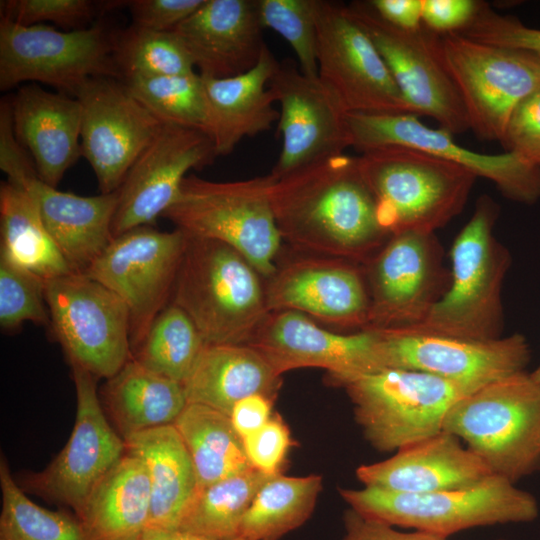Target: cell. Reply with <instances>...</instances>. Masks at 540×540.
I'll return each instance as SVG.
<instances>
[{
    "instance_id": "obj_51",
    "label": "cell",
    "mask_w": 540,
    "mask_h": 540,
    "mask_svg": "<svg viewBox=\"0 0 540 540\" xmlns=\"http://www.w3.org/2000/svg\"><path fill=\"white\" fill-rule=\"evenodd\" d=\"M274 399L255 394L239 400L229 415L242 440L265 425L271 416Z\"/></svg>"
},
{
    "instance_id": "obj_5",
    "label": "cell",
    "mask_w": 540,
    "mask_h": 540,
    "mask_svg": "<svg viewBox=\"0 0 540 540\" xmlns=\"http://www.w3.org/2000/svg\"><path fill=\"white\" fill-rule=\"evenodd\" d=\"M443 431L516 483L540 468V385L525 371L491 382L450 407Z\"/></svg>"
},
{
    "instance_id": "obj_13",
    "label": "cell",
    "mask_w": 540,
    "mask_h": 540,
    "mask_svg": "<svg viewBox=\"0 0 540 540\" xmlns=\"http://www.w3.org/2000/svg\"><path fill=\"white\" fill-rule=\"evenodd\" d=\"M318 76L347 113L415 114L348 5L317 0Z\"/></svg>"
},
{
    "instance_id": "obj_31",
    "label": "cell",
    "mask_w": 540,
    "mask_h": 540,
    "mask_svg": "<svg viewBox=\"0 0 540 540\" xmlns=\"http://www.w3.org/2000/svg\"><path fill=\"white\" fill-rule=\"evenodd\" d=\"M151 485L147 468L125 452L89 494L77 515L90 540H138L147 530Z\"/></svg>"
},
{
    "instance_id": "obj_3",
    "label": "cell",
    "mask_w": 540,
    "mask_h": 540,
    "mask_svg": "<svg viewBox=\"0 0 540 540\" xmlns=\"http://www.w3.org/2000/svg\"><path fill=\"white\" fill-rule=\"evenodd\" d=\"M171 302L206 345L247 344L269 313L265 279L241 253L189 235Z\"/></svg>"
},
{
    "instance_id": "obj_34",
    "label": "cell",
    "mask_w": 540,
    "mask_h": 540,
    "mask_svg": "<svg viewBox=\"0 0 540 540\" xmlns=\"http://www.w3.org/2000/svg\"><path fill=\"white\" fill-rule=\"evenodd\" d=\"M192 459L198 489L251 469L242 438L228 415L187 403L174 423Z\"/></svg>"
},
{
    "instance_id": "obj_9",
    "label": "cell",
    "mask_w": 540,
    "mask_h": 540,
    "mask_svg": "<svg viewBox=\"0 0 540 540\" xmlns=\"http://www.w3.org/2000/svg\"><path fill=\"white\" fill-rule=\"evenodd\" d=\"M115 37L100 24L59 31L47 24L24 26L0 19V90L40 82L74 96L90 78L121 80Z\"/></svg>"
},
{
    "instance_id": "obj_38",
    "label": "cell",
    "mask_w": 540,
    "mask_h": 540,
    "mask_svg": "<svg viewBox=\"0 0 540 540\" xmlns=\"http://www.w3.org/2000/svg\"><path fill=\"white\" fill-rule=\"evenodd\" d=\"M0 489V540H90L75 513L49 510L32 501L13 478L3 454Z\"/></svg>"
},
{
    "instance_id": "obj_37",
    "label": "cell",
    "mask_w": 540,
    "mask_h": 540,
    "mask_svg": "<svg viewBox=\"0 0 540 540\" xmlns=\"http://www.w3.org/2000/svg\"><path fill=\"white\" fill-rule=\"evenodd\" d=\"M206 343L189 316L170 302L155 318L132 358L144 367L181 383L189 378Z\"/></svg>"
},
{
    "instance_id": "obj_53",
    "label": "cell",
    "mask_w": 540,
    "mask_h": 540,
    "mask_svg": "<svg viewBox=\"0 0 540 540\" xmlns=\"http://www.w3.org/2000/svg\"><path fill=\"white\" fill-rule=\"evenodd\" d=\"M138 540H215L180 530L146 531ZM232 540H242L239 538Z\"/></svg>"
},
{
    "instance_id": "obj_4",
    "label": "cell",
    "mask_w": 540,
    "mask_h": 540,
    "mask_svg": "<svg viewBox=\"0 0 540 540\" xmlns=\"http://www.w3.org/2000/svg\"><path fill=\"white\" fill-rule=\"evenodd\" d=\"M358 161L391 236L435 233L463 210L477 179L461 165L403 146L370 150Z\"/></svg>"
},
{
    "instance_id": "obj_45",
    "label": "cell",
    "mask_w": 540,
    "mask_h": 540,
    "mask_svg": "<svg viewBox=\"0 0 540 540\" xmlns=\"http://www.w3.org/2000/svg\"><path fill=\"white\" fill-rule=\"evenodd\" d=\"M250 466L267 475L282 473L293 446L290 430L279 414L274 413L259 430L243 439Z\"/></svg>"
},
{
    "instance_id": "obj_23",
    "label": "cell",
    "mask_w": 540,
    "mask_h": 540,
    "mask_svg": "<svg viewBox=\"0 0 540 540\" xmlns=\"http://www.w3.org/2000/svg\"><path fill=\"white\" fill-rule=\"evenodd\" d=\"M215 158L207 134L163 123L118 189L113 238L139 226L154 225L174 201L187 173L212 164Z\"/></svg>"
},
{
    "instance_id": "obj_24",
    "label": "cell",
    "mask_w": 540,
    "mask_h": 540,
    "mask_svg": "<svg viewBox=\"0 0 540 540\" xmlns=\"http://www.w3.org/2000/svg\"><path fill=\"white\" fill-rule=\"evenodd\" d=\"M263 30L257 0H205L173 32L202 77L222 79L256 66Z\"/></svg>"
},
{
    "instance_id": "obj_29",
    "label": "cell",
    "mask_w": 540,
    "mask_h": 540,
    "mask_svg": "<svg viewBox=\"0 0 540 540\" xmlns=\"http://www.w3.org/2000/svg\"><path fill=\"white\" fill-rule=\"evenodd\" d=\"M282 385L269 362L248 344L206 345L183 384L187 403L230 415L241 399L261 394L276 399Z\"/></svg>"
},
{
    "instance_id": "obj_25",
    "label": "cell",
    "mask_w": 540,
    "mask_h": 540,
    "mask_svg": "<svg viewBox=\"0 0 540 540\" xmlns=\"http://www.w3.org/2000/svg\"><path fill=\"white\" fill-rule=\"evenodd\" d=\"M356 476L364 487L424 494L471 488L494 474L458 437L441 431L388 459L359 466Z\"/></svg>"
},
{
    "instance_id": "obj_8",
    "label": "cell",
    "mask_w": 540,
    "mask_h": 540,
    "mask_svg": "<svg viewBox=\"0 0 540 540\" xmlns=\"http://www.w3.org/2000/svg\"><path fill=\"white\" fill-rule=\"evenodd\" d=\"M364 438L376 450L398 451L443 431L445 416L475 391L441 377L385 368L343 386Z\"/></svg>"
},
{
    "instance_id": "obj_50",
    "label": "cell",
    "mask_w": 540,
    "mask_h": 540,
    "mask_svg": "<svg viewBox=\"0 0 540 540\" xmlns=\"http://www.w3.org/2000/svg\"><path fill=\"white\" fill-rule=\"evenodd\" d=\"M343 523L344 534L341 540H448L447 537L416 530L399 531L394 526L363 516L351 508L344 513Z\"/></svg>"
},
{
    "instance_id": "obj_28",
    "label": "cell",
    "mask_w": 540,
    "mask_h": 540,
    "mask_svg": "<svg viewBox=\"0 0 540 540\" xmlns=\"http://www.w3.org/2000/svg\"><path fill=\"white\" fill-rule=\"evenodd\" d=\"M49 234L75 273L83 274L113 239L118 190L95 196L64 192L32 178L24 187Z\"/></svg>"
},
{
    "instance_id": "obj_10",
    "label": "cell",
    "mask_w": 540,
    "mask_h": 540,
    "mask_svg": "<svg viewBox=\"0 0 540 540\" xmlns=\"http://www.w3.org/2000/svg\"><path fill=\"white\" fill-rule=\"evenodd\" d=\"M50 328L70 364L97 379L115 375L131 359L125 302L81 273L45 281Z\"/></svg>"
},
{
    "instance_id": "obj_14",
    "label": "cell",
    "mask_w": 540,
    "mask_h": 540,
    "mask_svg": "<svg viewBox=\"0 0 540 540\" xmlns=\"http://www.w3.org/2000/svg\"><path fill=\"white\" fill-rule=\"evenodd\" d=\"M362 267L370 295L366 330L419 325L450 283V271L443 264V249L434 232L394 234Z\"/></svg>"
},
{
    "instance_id": "obj_30",
    "label": "cell",
    "mask_w": 540,
    "mask_h": 540,
    "mask_svg": "<svg viewBox=\"0 0 540 540\" xmlns=\"http://www.w3.org/2000/svg\"><path fill=\"white\" fill-rule=\"evenodd\" d=\"M126 452L145 464L151 485V512L146 531L176 530L194 497L198 482L190 454L173 425L124 439Z\"/></svg>"
},
{
    "instance_id": "obj_15",
    "label": "cell",
    "mask_w": 540,
    "mask_h": 540,
    "mask_svg": "<svg viewBox=\"0 0 540 540\" xmlns=\"http://www.w3.org/2000/svg\"><path fill=\"white\" fill-rule=\"evenodd\" d=\"M71 369L76 392L71 435L43 470L24 477L21 488L78 515L91 491L126 449L101 405L99 379L80 367Z\"/></svg>"
},
{
    "instance_id": "obj_12",
    "label": "cell",
    "mask_w": 540,
    "mask_h": 540,
    "mask_svg": "<svg viewBox=\"0 0 540 540\" xmlns=\"http://www.w3.org/2000/svg\"><path fill=\"white\" fill-rule=\"evenodd\" d=\"M186 243L180 229L164 232L154 225L139 226L114 237L83 273L125 302L131 352L171 302Z\"/></svg>"
},
{
    "instance_id": "obj_44",
    "label": "cell",
    "mask_w": 540,
    "mask_h": 540,
    "mask_svg": "<svg viewBox=\"0 0 540 540\" xmlns=\"http://www.w3.org/2000/svg\"><path fill=\"white\" fill-rule=\"evenodd\" d=\"M459 33L485 44L540 56V29L528 27L515 17L499 14L486 2H483L473 22Z\"/></svg>"
},
{
    "instance_id": "obj_7",
    "label": "cell",
    "mask_w": 540,
    "mask_h": 540,
    "mask_svg": "<svg viewBox=\"0 0 540 540\" xmlns=\"http://www.w3.org/2000/svg\"><path fill=\"white\" fill-rule=\"evenodd\" d=\"M339 493L363 516L447 538L475 527L528 523L539 515L538 502L531 493L495 475L471 488L433 493H399L364 486L341 488Z\"/></svg>"
},
{
    "instance_id": "obj_17",
    "label": "cell",
    "mask_w": 540,
    "mask_h": 540,
    "mask_svg": "<svg viewBox=\"0 0 540 540\" xmlns=\"http://www.w3.org/2000/svg\"><path fill=\"white\" fill-rule=\"evenodd\" d=\"M247 344L281 376L320 368L327 382L338 387L385 369L375 330L338 333L296 311H270Z\"/></svg>"
},
{
    "instance_id": "obj_11",
    "label": "cell",
    "mask_w": 540,
    "mask_h": 540,
    "mask_svg": "<svg viewBox=\"0 0 540 540\" xmlns=\"http://www.w3.org/2000/svg\"><path fill=\"white\" fill-rule=\"evenodd\" d=\"M438 42L470 130L481 140L501 142L514 108L540 85V56L460 33L438 35Z\"/></svg>"
},
{
    "instance_id": "obj_20",
    "label": "cell",
    "mask_w": 540,
    "mask_h": 540,
    "mask_svg": "<svg viewBox=\"0 0 540 540\" xmlns=\"http://www.w3.org/2000/svg\"><path fill=\"white\" fill-rule=\"evenodd\" d=\"M350 147L360 153L403 146L436 155L491 181L506 198L534 204L540 199V166L515 153L483 154L458 144L453 135L423 124L414 114L347 113Z\"/></svg>"
},
{
    "instance_id": "obj_1",
    "label": "cell",
    "mask_w": 540,
    "mask_h": 540,
    "mask_svg": "<svg viewBox=\"0 0 540 540\" xmlns=\"http://www.w3.org/2000/svg\"><path fill=\"white\" fill-rule=\"evenodd\" d=\"M270 200L283 243L299 253L363 264L391 237L358 156L342 153L274 178Z\"/></svg>"
},
{
    "instance_id": "obj_36",
    "label": "cell",
    "mask_w": 540,
    "mask_h": 540,
    "mask_svg": "<svg viewBox=\"0 0 540 540\" xmlns=\"http://www.w3.org/2000/svg\"><path fill=\"white\" fill-rule=\"evenodd\" d=\"M272 476L251 468L197 489L177 530L215 540L238 538L246 511Z\"/></svg>"
},
{
    "instance_id": "obj_16",
    "label": "cell",
    "mask_w": 540,
    "mask_h": 540,
    "mask_svg": "<svg viewBox=\"0 0 540 540\" xmlns=\"http://www.w3.org/2000/svg\"><path fill=\"white\" fill-rule=\"evenodd\" d=\"M348 7L415 114L433 118L451 135L470 130L462 99L441 58L438 34L424 26L414 32L398 29L381 19L368 1Z\"/></svg>"
},
{
    "instance_id": "obj_33",
    "label": "cell",
    "mask_w": 540,
    "mask_h": 540,
    "mask_svg": "<svg viewBox=\"0 0 540 540\" xmlns=\"http://www.w3.org/2000/svg\"><path fill=\"white\" fill-rule=\"evenodd\" d=\"M0 257L44 281L72 273L26 189L0 185Z\"/></svg>"
},
{
    "instance_id": "obj_41",
    "label": "cell",
    "mask_w": 540,
    "mask_h": 540,
    "mask_svg": "<svg viewBox=\"0 0 540 540\" xmlns=\"http://www.w3.org/2000/svg\"><path fill=\"white\" fill-rule=\"evenodd\" d=\"M261 23L292 47L301 72L317 79V0H257Z\"/></svg>"
},
{
    "instance_id": "obj_49",
    "label": "cell",
    "mask_w": 540,
    "mask_h": 540,
    "mask_svg": "<svg viewBox=\"0 0 540 540\" xmlns=\"http://www.w3.org/2000/svg\"><path fill=\"white\" fill-rule=\"evenodd\" d=\"M484 1L422 0L423 26L438 35L459 33L468 27Z\"/></svg>"
},
{
    "instance_id": "obj_27",
    "label": "cell",
    "mask_w": 540,
    "mask_h": 540,
    "mask_svg": "<svg viewBox=\"0 0 540 540\" xmlns=\"http://www.w3.org/2000/svg\"><path fill=\"white\" fill-rule=\"evenodd\" d=\"M278 61L268 46L251 70L229 78L202 77L207 104L208 129L216 157L230 154L247 137L269 130L279 111L268 85Z\"/></svg>"
},
{
    "instance_id": "obj_43",
    "label": "cell",
    "mask_w": 540,
    "mask_h": 540,
    "mask_svg": "<svg viewBox=\"0 0 540 540\" xmlns=\"http://www.w3.org/2000/svg\"><path fill=\"white\" fill-rule=\"evenodd\" d=\"M103 2L90 0H4L0 4L1 18L16 24L31 26L52 22L65 31L89 27Z\"/></svg>"
},
{
    "instance_id": "obj_26",
    "label": "cell",
    "mask_w": 540,
    "mask_h": 540,
    "mask_svg": "<svg viewBox=\"0 0 540 540\" xmlns=\"http://www.w3.org/2000/svg\"><path fill=\"white\" fill-rule=\"evenodd\" d=\"M15 135L31 155L37 175L57 187L82 156V108L77 98L22 85L11 99Z\"/></svg>"
},
{
    "instance_id": "obj_21",
    "label": "cell",
    "mask_w": 540,
    "mask_h": 540,
    "mask_svg": "<svg viewBox=\"0 0 540 540\" xmlns=\"http://www.w3.org/2000/svg\"><path fill=\"white\" fill-rule=\"evenodd\" d=\"M375 331L385 368L425 372L473 390L524 372L531 356L519 333L477 341L402 329Z\"/></svg>"
},
{
    "instance_id": "obj_32",
    "label": "cell",
    "mask_w": 540,
    "mask_h": 540,
    "mask_svg": "<svg viewBox=\"0 0 540 540\" xmlns=\"http://www.w3.org/2000/svg\"><path fill=\"white\" fill-rule=\"evenodd\" d=\"M103 410L123 440L173 425L187 405L181 383L144 367L132 357L99 390Z\"/></svg>"
},
{
    "instance_id": "obj_52",
    "label": "cell",
    "mask_w": 540,
    "mask_h": 540,
    "mask_svg": "<svg viewBox=\"0 0 540 540\" xmlns=\"http://www.w3.org/2000/svg\"><path fill=\"white\" fill-rule=\"evenodd\" d=\"M368 3L381 19L398 29L414 32L423 27L422 0H371Z\"/></svg>"
},
{
    "instance_id": "obj_18",
    "label": "cell",
    "mask_w": 540,
    "mask_h": 540,
    "mask_svg": "<svg viewBox=\"0 0 540 540\" xmlns=\"http://www.w3.org/2000/svg\"><path fill=\"white\" fill-rule=\"evenodd\" d=\"M268 310L296 311L341 330L369 326L370 295L362 264L299 253L279 255L265 279Z\"/></svg>"
},
{
    "instance_id": "obj_40",
    "label": "cell",
    "mask_w": 540,
    "mask_h": 540,
    "mask_svg": "<svg viewBox=\"0 0 540 540\" xmlns=\"http://www.w3.org/2000/svg\"><path fill=\"white\" fill-rule=\"evenodd\" d=\"M114 57L122 81L196 72L173 31L160 32L132 25L116 34Z\"/></svg>"
},
{
    "instance_id": "obj_46",
    "label": "cell",
    "mask_w": 540,
    "mask_h": 540,
    "mask_svg": "<svg viewBox=\"0 0 540 540\" xmlns=\"http://www.w3.org/2000/svg\"><path fill=\"white\" fill-rule=\"evenodd\" d=\"M500 143L505 152L540 166V85L514 108Z\"/></svg>"
},
{
    "instance_id": "obj_39",
    "label": "cell",
    "mask_w": 540,
    "mask_h": 540,
    "mask_svg": "<svg viewBox=\"0 0 540 540\" xmlns=\"http://www.w3.org/2000/svg\"><path fill=\"white\" fill-rule=\"evenodd\" d=\"M123 82L161 122L207 134L208 104L203 79L198 72L131 78Z\"/></svg>"
},
{
    "instance_id": "obj_2",
    "label": "cell",
    "mask_w": 540,
    "mask_h": 540,
    "mask_svg": "<svg viewBox=\"0 0 540 540\" xmlns=\"http://www.w3.org/2000/svg\"><path fill=\"white\" fill-rule=\"evenodd\" d=\"M498 214L490 196L478 198L452 244L447 291L422 323L402 330L477 341L501 337V292L511 255L493 233Z\"/></svg>"
},
{
    "instance_id": "obj_19",
    "label": "cell",
    "mask_w": 540,
    "mask_h": 540,
    "mask_svg": "<svg viewBox=\"0 0 540 540\" xmlns=\"http://www.w3.org/2000/svg\"><path fill=\"white\" fill-rule=\"evenodd\" d=\"M73 97L82 108V156L95 173L100 193H113L163 122L117 78H90Z\"/></svg>"
},
{
    "instance_id": "obj_47",
    "label": "cell",
    "mask_w": 540,
    "mask_h": 540,
    "mask_svg": "<svg viewBox=\"0 0 540 540\" xmlns=\"http://www.w3.org/2000/svg\"><path fill=\"white\" fill-rule=\"evenodd\" d=\"M205 0H132L125 1L134 26L171 32L192 15Z\"/></svg>"
},
{
    "instance_id": "obj_35",
    "label": "cell",
    "mask_w": 540,
    "mask_h": 540,
    "mask_svg": "<svg viewBox=\"0 0 540 540\" xmlns=\"http://www.w3.org/2000/svg\"><path fill=\"white\" fill-rule=\"evenodd\" d=\"M322 490L317 474L269 478L259 489L240 525L242 540H278L311 516Z\"/></svg>"
},
{
    "instance_id": "obj_48",
    "label": "cell",
    "mask_w": 540,
    "mask_h": 540,
    "mask_svg": "<svg viewBox=\"0 0 540 540\" xmlns=\"http://www.w3.org/2000/svg\"><path fill=\"white\" fill-rule=\"evenodd\" d=\"M0 168L7 181L22 188L38 176L31 156L15 135L11 100L6 98L0 103Z\"/></svg>"
},
{
    "instance_id": "obj_42",
    "label": "cell",
    "mask_w": 540,
    "mask_h": 540,
    "mask_svg": "<svg viewBox=\"0 0 540 540\" xmlns=\"http://www.w3.org/2000/svg\"><path fill=\"white\" fill-rule=\"evenodd\" d=\"M25 322L50 327L45 281L0 257V327L18 331Z\"/></svg>"
},
{
    "instance_id": "obj_22",
    "label": "cell",
    "mask_w": 540,
    "mask_h": 540,
    "mask_svg": "<svg viewBox=\"0 0 540 540\" xmlns=\"http://www.w3.org/2000/svg\"><path fill=\"white\" fill-rule=\"evenodd\" d=\"M268 87L280 105L282 147L270 173L275 179L350 147L347 112L319 78L307 77L293 60L284 59Z\"/></svg>"
},
{
    "instance_id": "obj_6",
    "label": "cell",
    "mask_w": 540,
    "mask_h": 540,
    "mask_svg": "<svg viewBox=\"0 0 540 540\" xmlns=\"http://www.w3.org/2000/svg\"><path fill=\"white\" fill-rule=\"evenodd\" d=\"M273 181L271 174L221 182L187 175L162 217L189 236L231 246L266 279L283 244L270 200Z\"/></svg>"
},
{
    "instance_id": "obj_54",
    "label": "cell",
    "mask_w": 540,
    "mask_h": 540,
    "mask_svg": "<svg viewBox=\"0 0 540 540\" xmlns=\"http://www.w3.org/2000/svg\"><path fill=\"white\" fill-rule=\"evenodd\" d=\"M532 379L540 385V365L530 373Z\"/></svg>"
}]
</instances>
